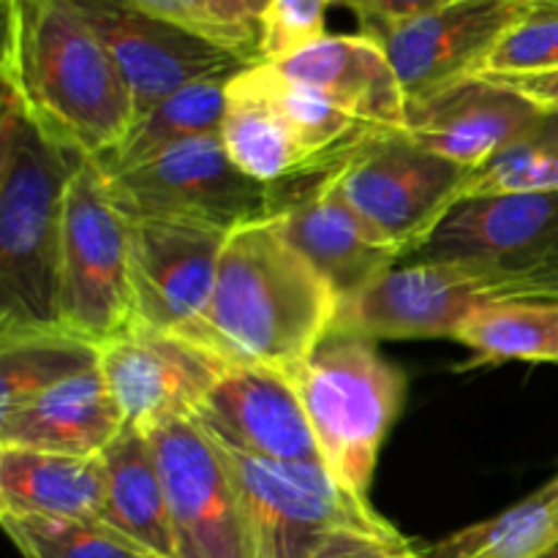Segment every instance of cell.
I'll return each instance as SVG.
<instances>
[{"label":"cell","mask_w":558,"mask_h":558,"mask_svg":"<svg viewBox=\"0 0 558 558\" xmlns=\"http://www.w3.org/2000/svg\"><path fill=\"white\" fill-rule=\"evenodd\" d=\"M0 82L54 145L101 163L134 125V98L71 0H0Z\"/></svg>","instance_id":"1"},{"label":"cell","mask_w":558,"mask_h":558,"mask_svg":"<svg viewBox=\"0 0 558 558\" xmlns=\"http://www.w3.org/2000/svg\"><path fill=\"white\" fill-rule=\"evenodd\" d=\"M341 300L283 238L276 218L229 234L210 305L191 341L232 368L294 379L336 327Z\"/></svg>","instance_id":"2"},{"label":"cell","mask_w":558,"mask_h":558,"mask_svg":"<svg viewBox=\"0 0 558 558\" xmlns=\"http://www.w3.org/2000/svg\"><path fill=\"white\" fill-rule=\"evenodd\" d=\"M76 156L27 118L20 98L0 96V341L65 332L60 254L65 191Z\"/></svg>","instance_id":"3"},{"label":"cell","mask_w":558,"mask_h":558,"mask_svg":"<svg viewBox=\"0 0 558 558\" xmlns=\"http://www.w3.org/2000/svg\"><path fill=\"white\" fill-rule=\"evenodd\" d=\"M292 381L327 472L368 499L379 452L407 401L403 371L374 338L336 325Z\"/></svg>","instance_id":"4"},{"label":"cell","mask_w":558,"mask_h":558,"mask_svg":"<svg viewBox=\"0 0 558 558\" xmlns=\"http://www.w3.org/2000/svg\"><path fill=\"white\" fill-rule=\"evenodd\" d=\"M469 174L396 131L360 142L332 169V185L376 243L412 259L461 205Z\"/></svg>","instance_id":"5"},{"label":"cell","mask_w":558,"mask_h":558,"mask_svg":"<svg viewBox=\"0 0 558 558\" xmlns=\"http://www.w3.org/2000/svg\"><path fill=\"white\" fill-rule=\"evenodd\" d=\"M129 221H180L232 234L283 210V185L248 178L229 158L221 134L178 142L125 172H104Z\"/></svg>","instance_id":"6"},{"label":"cell","mask_w":558,"mask_h":558,"mask_svg":"<svg viewBox=\"0 0 558 558\" xmlns=\"http://www.w3.org/2000/svg\"><path fill=\"white\" fill-rule=\"evenodd\" d=\"M60 319L69 336L96 347L136 325L129 218L109 196L101 169L87 158H76L65 191Z\"/></svg>","instance_id":"7"},{"label":"cell","mask_w":558,"mask_h":558,"mask_svg":"<svg viewBox=\"0 0 558 558\" xmlns=\"http://www.w3.org/2000/svg\"><path fill=\"white\" fill-rule=\"evenodd\" d=\"M213 441L238 480L256 558H308L341 532L401 534L368 499L343 488L325 463H276Z\"/></svg>","instance_id":"8"},{"label":"cell","mask_w":558,"mask_h":558,"mask_svg":"<svg viewBox=\"0 0 558 558\" xmlns=\"http://www.w3.org/2000/svg\"><path fill=\"white\" fill-rule=\"evenodd\" d=\"M507 300H537L507 272L466 262H409L343 300L338 327L374 341L456 338L477 311Z\"/></svg>","instance_id":"9"},{"label":"cell","mask_w":558,"mask_h":558,"mask_svg":"<svg viewBox=\"0 0 558 558\" xmlns=\"http://www.w3.org/2000/svg\"><path fill=\"white\" fill-rule=\"evenodd\" d=\"M167 490L178 558H256L238 480L196 420L147 430Z\"/></svg>","instance_id":"10"},{"label":"cell","mask_w":558,"mask_h":558,"mask_svg":"<svg viewBox=\"0 0 558 558\" xmlns=\"http://www.w3.org/2000/svg\"><path fill=\"white\" fill-rule=\"evenodd\" d=\"M409 262L494 267L537 300H558V194L463 199Z\"/></svg>","instance_id":"11"},{"label":"cell","mask_w":558,"mask_h":558,"mask_svg":"<svg viewBox=\"0 0 558 558\" xmlns=\"http://www.w3.org/2000/svg\"><path fill=\"white\" fill-rule=\"evenodd\" d=\"M107 385L125 428L150 430L172 420H194L213 387L232 365L174 332L134 325L101 347Z\"/></svg>","instance_id":"12"},{"label":"cell","mask_w":558,"mask_h":558,"mask_svg":"<svg viewBox=\"0 0 558 558\" xmlns=\"http://www.w3.org/2000/svg\"><path fill=\"white\" fill-rule=\"evenodd\" d=\"M532 11L526 0H452L401 25L360 33L381 44L407 101H414L477 74L501 36Z\"/></svg>","instance_id":"13"},{"label":"cell","mask_w":558,"mask_h":558,"mask_svg":"<svg viewBox=\"0 0 558 558\" xmlns=\"http://www.w3.org/2000/svg\"><path fill=\"white\" fill-rule=\"evenodd\" d=\"M136 325L194 336L229 234L180 221H129Z\"/></svg>","instance_id":"14"},{"label":"cell","mask_w":558,"mask_h":558,"mask_svg":"<svg viewBox=\"0 0 558 558\" xmlns=\"http://www.w3.org/2000/svg\"><path fill=\"white\" fill-rule=\"evenodd\" d=\"M71 3L90 22L118 63L134 98L136 118L147 114L163 98L191 82L238 74L240 69H245V63L223 49L210 47L156 20L129 0H71Z\"/></svg>","instance_id":"15"},{"label":"cell","mask_w":558,"mask_h":558,"mask_svg":"<svg viewBox=\"0 0 558 558\" xmlns=\"http://www.w3.org/2000/svg\"><path fill=\"white\" fill-rule=\"evenodd\" d=\"M194 420L213 439L245 456L322 463L298 387L276 371L229 368Z\"/></svg>","instance_id":"16"},{"label":"cell","mask_w":558,"mask_h":558,"mask_svg":"<svg viewBox=\"0 0 558 558\" xmlns=\"http://www.w3.org/2000/svg\"><path fill=\"white\" fill-rule=\"evenodd\" d=\"M336 169V167H332ZM332 169L283 185V210L276 221L283 238L349 300L398 267L401 256L376 243L332 185Z\"/></svg>","instance_id":"17"},{"label":"cell","mask_w":558,"mask_h":558,"mask_svg":"<svg viewBox=\"0 0 558 558\" xmlns=\"http://www.w3.org/2000/svg\"><path fill=\"white\" fill-rule=\"evenodd\" d=\"M539 118L543 112L510 87L466 76L430 96L407 101L403 134L447 161L477 169Z\"/></svg>","instance_id":"18"},{"label":"cell","mask_w":558,"mask_h":558,"mask_svg":"<svg viewBox=\"0 0 558 558\" xmlns=\"http://www.w3.org/2000/svg\"><path fill=\"white\" fill-rule=\"evenodd\" d=\"M283 76L319 90L357 123L381 134L407 125V93L376 38L325 36L305 52L276 65Z\"/></svg>","instance_id":"19"},{"label":"cell","mask_w":558,"mask_h":558,"mask_svg":"<svg viewBox=\"0 0 558 558\" xmlns=\"http://www.w3.org/2000/svg\"><path fill=\"white\" fill-rule=\"evenodd\" d=\"M125 417L101 365L58 381L0 420V447L96 458L123 434Z\"/></svg>","instance_id":"20"},{"label":"cell","mask_w":558,"mask_h":558,"mask_svg":"<svg viewBox=\"0 0 558 558\" xmlns=\"http://www.w3.org/2000/svg\"><path fill=\"white\" fill-rule=\"evenodd\" d=\"M221 140L229 158L259 183L281 185L319 174L278 107L267 63L245 65L229 80Z\"/></svg>","instance_id":"21"},{"label":"cell","mask_w":558,"mask_h":558,"mask_svg":"<svg viewBox=\"0 0 558 558\" xmlns=\"http://www.w3.org/2000/svg\"><path fill=\"white\" fill-rule=\"evenodd\" d=\"M107 477L101 456L0 447V512L101 523Z\"/></svg>","instance_id":"22"},{"label":"cell","mask_w":558,"mask_h":558,"mask_svg":"<svg viewBox=\"0 0 558 558\" xmlns=\"http://www.w3.org/2000/svg\"><path fill=\"white\" fill-rule=\"evenodd\" d=\"M101 463L107 477L104 526L140 545L153 558H178L167 490L150 436L140 428H123L101 452Z\"/></svg>","instance_id":"23"},{"label":"cell","mask_w":558,"mask_h":558,"mask_svg":"<svg viewBox=\"0 0 558 558\" xmlns=\"http://www.w3.org/2000/svg\"><path fill=\"white\" fill-rule=\"evenodd\" d=\"M232 76L234 74L207 76V80L180 87L150 112L136 118L123 145L96 167L107 174L125 172V169L142 167L178 142L221 134L223 112H227V85Z\"/></svg>","instance_id":"24"},{"label":"cell","mask_w":558,"mask_h":558,"mask_svg":"<svg viewBox=\"0 0 558 558\" xmlns=\"http://www.w3.org/2000/svg\"><path fill=\"white\" fill-rule=\"evenodd\" d=\"M558 545V474L510 510L420 550L423 558H543Z\"/></svg>","instance_id":"25"},{"label":"cell","mask_w":558,"mask_h":558,"mask_svg":"<svg viewBox=\"0 0 558 558\" xmlns=\"http://www.w3.org/2000/svg\"><path fill=\"white\" fill-rule=\"evenodd\" d=\"M456 341L474 354L472 365L510 360L558 363V300H507L477 311Z\"/></svg>","instance_id":"26"},{"label":"cell","mask_w":558,"mask_h":558,"mask_svg":"<svg viewBox=\"0 0 558 558\" xmlns=\"http://www.w3.org/2000/svg\"><path fill=\"white\" fill-rule=\"evenodd\" d=\"M101 347L69 332L0 341V420L69 376L93 368Z\"/></svg>","instance_id":"27"},{"label":"cell","mask_w":558,"mask_h":558,"mask_svg":"<svg viewBox=\"0 0 558 558\" xmlns=\"http://www.w3.org/2000/svg\"><path fill=\"white\" fill-rule=\"evenodd\" d=\"M558 194V112H543L518 140L472 169L463 199Z\"/></svg>","instance_id":"28"},{"label":"cell","mask_w":558,"mask_h":558,"mask_svg":"<svg viewBox=\"0 0 558 558\" xmlns=\"http://www.w3.org/2000/svg\"><path fill=\"white\" fill-rule=\"evenodd\" d=\"M129 3L210 47L223 49L240 63H262V16L270 0H129Z\"/></svg>","instance_id":"29"},{"label":"cell","mask_w":558,"mask_h":558,"mask_svg":"<svg viewBox=\"0 0 558 558\" xmlns=\"http://www.w3.org/2000/svg\"><path fill=\"white\" fill-rule=\"evenodd\" d=\"M0 526L22 558H153L104 523L0 512Z\"/></svg>","instance_id":"30"},{"label":"cell","mask_w":558,"mask_h":558,"mask_svg":"<svg viewBox=\"0 0 558 558\" xmlns=\"http://www.w3.org/2000/svg\"><path fill=\"white\" fill-rule=\"evenodd\" d=\"M558 69V9H534L501 36L474 76H518Z\"/></svg>","instance_id":"31"},{"label":"cell","mask_w":558,"mask_h":558,"mask_svg":"<svg viewBox=\"0 0 558 558\" xmlns=\"http://www.w3.org/2000/svg\"><path fill=\"white\" fill-rule=\"evenodd\" d=\"M330 5L332 0H270L262 16V63L278 65L319 44Z\"/></svg>","instance_id":"32"},{"label":"cell","mask_w":558,"mask_h":558,"mask_svg":"<svg viewBox=\"0 0 558 558\" xmlns=\"http://www.w3.org/2000/svg\"><path fill=\"white\" fill-rule=\"evenodd\" d=\"M332 3L352 9L360 20V31H376V27L401 25L452 0H332Z\"/></svg>","instance_id":"33"},{"label":"cell","mask_w":558,"mask_h":558,"mask_svg":"<svg viewBox=\"0 0 558 558\" xmlns=\"http://www.w3.org/2000/svg\"><path fill=\"white\" fill-rule=\"evenodd\" d=\"M407 550H412L409 539L398 537H379V534L363 532H341L332 534L314 556L308 558H401Z\"/></svg>","instance_id":"34"},{"label":"cell","mask_w":558,"mask_h":558,"mask_svg":"<svg viewBox=\"0 0 558 558\" xmlns=\"http://www.w3.org/2000/svg\"><path fill=\"white\" fill-rule=\"evenodd\" d=\"M483 80H494L499 85L510 87L518 96L526 98L529 104H534L539 112H558V69L539 71V74L483 76Z\"/></svg>","instance_id":"35"},{"label":"cell","mask_w":558,"mask_h":558,"mask_svg":"<svg viewBox=\"0 0 558 558\" xmlns=\"http://www.w3.org/2000/svg\"><path fill=\"white\" fill-rule=\"evenodd\" d=\"M401 558H423V556H420V550L412 548V550H407V554H403Z\"/></svg>","instance_id":"36"},{"label":"cell","mask_w":558,"mask_h":558,"mask_svg":"<svg viewBox=\"0 0 558 558\" xmlns=\"http://www.w3.org/2000/svg\"><path fill=\"white\" fill-rule=\"evenodd\" d=\"M543 558H558V545H556V548H550L548 554H545Z\"/></svg>","instance_id":"37"}]
</instances>
